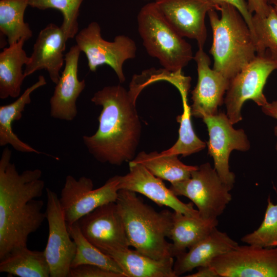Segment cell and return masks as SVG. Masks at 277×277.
I'll return each instance as SVG.
<instances>
[{
  "mask_svg": "<svg viewBox=\"0 0 277 277\" xmlns=\"http://www.w3.org/2000/svg\"><path fill=\"white\" fill-rule=\"evenodd\" d=\"M84 0H29V6L41 10L55 9L60 11L63 21L61 26L66 41L75 37L78 32V17Z\"/></svg>",
  "mask_w": 277,
  "mask_h": 277,
  "instance_id": "obj_29",
  "label": "cell"
},
{
  "mask_svg": "<svg viewBox=\"0 0 277 277\" xmlns=\"http://www.w3.org/2000/svg\"><path fill=\"white\" fill-rule=\"evenodd\" d=\"M67 41L61 26L50 23L39 32L33 45L29 61L24 73L26 77L38 70L44 69L55 84L60 77V71L65 65Z\"/></svg>",
  "mask_w": 277,
  "mask_h": 277,
  "instance_id": "obj_18",
  "label": "cell"
},
{
  "mask_svg": "<svg viewBox=\"0 0 277 277\" xmlns=\"http://www.w3.org/2000/svg\"><path fill=\"white\" fill-rule=\"evenodd\" d=\"M46 219L48 238L44 253L51 277H68L76 252V245L71 238L56 192L46 188Z\"/></svg>",
  "mask_w": 277,
  "mask_h": 277,
  "instance_id": "obj_10",
  "label": "cell"
},
{
  "mask_svg": "<svg viewBox=\"0 0 277 277\" xmlns=\"http://www.w3.org/2000/svg\"><path fill=\"white\" fill-rule=\"evenodd\" d=\"M267 3L270 5H274L277 4V0H266Z\"/></svg>",
  "mask_w": 277,
  "mask_h": 277,
  "instance_id": "obj_37",
  "label": "cell"
},
{
  "mask_svg": "<svg viewBox=\"0 0 277 277\" xmlns=\"http://www.w3.org/2000/svg\"><path fill=\"white\" fill-rule=\"evenodd\" d=\"M74 38L75 45L86 56L90 71L95 72L100 66L107 65L114 70L121 83L125 81L124 63L136 56L137 48L132 38L120 34L113 41H107L102 37L101 27L96 22L80 30Z\"/></svg>",
  "mask_w": 277,
  "mask_h": 277,
  "instance_id": "obj_8",
  "label": "cell"
},
{
  "mask_svg": "<svg viewBox=\"0 0 277 277\" xmlns=\"http://www.w3.org/2000/svg\"><path fill=\"white\" fill-rule=\"evenodd\" d=\"M252 24L255 38L256 54L266 50L277 56V12L272 6L268 15H253Z\"/></svg>",
  "mask_w": 277,
  "mask_h": 277,
  "instance_id": "obj_31",
  "label": "cell"
},
{
  "mask_svg": "<svg viewBox=\"0 0 277 277\" xmlns=\"http://www.w3.org/2000/svg\"><path fill=\"white\" fill-rule=\"evenodd\" d=\"M137 28L148 54L158 60L163 69L181 71L193 59L192 47L169 24L154 2L142 7Z\"/></svg>",
  "mask_w": 277,
  "mask_h": 277,
  "instance_id": "obj_5",
  "label": "cell"
},
{
  "mask_svg": "<svg viewBox=\"0 0 277 277\" xmlns=\"http://www.w3.org/2000/svg\"><path fill=\"white\" fill-rule=\"evenodd\" d=\"M210 265L220 277H277V248L238 245Z\"/></svg>",
  "mask_w": 277,
  "mask_h": 277,
  "instance_id": "obj_12",
  "label": "cell"
},
{
  "mask_svg": "<svg viewBox=\"0 0 277 277\" xmlns=\"http://www.w3.org/2000/svg\"><path fill=\"white\" fill-rule=\"evenodd\" d=\"M165 18L183 37L196 41L204 48L207 39L206 16L213 6L205 0H155Z\"/></svg>",
  "mask_w": 277,
  "mask_h": 277,
  "instance_id": "obj_14",
  "label": "cell"
},
{
  "mask_svg": "<svg viewBox=\"0 0 277 277\" xmlns=\"http://www.w3.org/2000/svg\"><path fill=\"white\" fill-rule=\"evenodd\" d=\"M193 60L196 62L197 82L191 91L193 103L190 107L191 116L203 118L217 113L224 103L230 80L211 68V61L203 48H199Z\"/></svg>",
  "mask_w": 277,
  "mask_h": 277,
  "instance_id": "obj_15",
  "label": "cell"
},
{
  "mask_svg": "<svg viewBox=\"0 0 277 277\" xmlns=\"http://www.w3.org/2000/svg\"><path fill=\"white\" fill-rule=\"evenodd\" d=\"M68 277H125L123 274L94 265L71 268Z\"/></svg>",
  "mask_w": 277,
  "mask_h": 277,
  "instance_id": "obj_32",
  "label": "cell"
},
{
  "mask_svg": "<svg viewBox=\"0 0 277 277\" xmlns=\"http://www.w3.org/2000/svg\"><path fill=\"white\" fill-rule=\"evenodd\" d=\"M115 203L129 247L155 260L173 257L171 243L166 239L172 226V212L157 211L135 192L124 189L119 190Z\"/></svg>",
  "mask_w": 277,
  "mask_h": 277,
  "instance_id": "obj_3",
  "label": "cell"
},
{
  "mask_svg": "<svg viewBox=\"0 0 277 277\" xmlns=\"http://www.w3.org/2000/svg\"><path fill=\"white\" fill-rule=\"evenodd\" d=\"M169 188L176 196L189 199L203 219H217L232 199V188L222 181L209 163L199 166L189 179L171 184Z\"/></svg>",
  "mask_w": 277,
  "mask_h": 277,
  "instance_id": "obj_7",
  "label": "cell"
},
{
  "mask_svg": "<svg viewBox=\"0 0 277 277\" xmlns=\"http://www.w3.org/2000/svg\"><path fill=\"white\" fill-rule=\"evenodd\" d=\"M176 155H164L157 151H141L131 161L144 166L154 176L171 184L188 179L199 166L187 165Z\"/></svg>",
  "mask_w": 277,
  "mask_h": 277,
  "instance_id": "obj_25",
  "label": "cell"
},
{
  "mask_svg": "<svg viewBox=\"0 0 277 277\" xmlns=\"http://www.w3.org/2000/svg\"><path fill=\"white\" fill-rule=\"evenodd\" d=\"M197 271L188 275L187 277H219L215 270L210 265L199 267Z\"/></svg>",
  "mask_w": 277,
  "mask_h": 277,
  "instance_id": "obj_35",
  "label": "cell"
},
{
  "mask_svg": "<svg viewBox=\"0 0 277 277\" xmlns=\"http://www.w3.org/2000/svg\"><path fill=\"white\" fill-rule=\"evenodd\" d=\"M275 149H276V150L277 151V143H276V146H275Z\"/></svg>",
  "mask_w": 277,
  "mask_h": 277,
  "instance_id": "obj_39",
  "label": "cell"
},
{
  "mask_svg": "<svg viewBox=\"0 0 277 277\" xmlns=\"http://www.w3.org/2000/svg\"><path fill=\"white\" fill-rule=\"evenodd\" d=\"M47 84L43 75H39L37 81L28 87L17 100L9 104L0 106V146L10 145L17 151L22 152H42L22 141L12 128L13 121L19 120L26 105L31 102V94L35 90Z\"/></svg>",
  "mask_w": 277,
  "mask_h": 277,
  "instance_id": "obj_23",
  "label": "cell"
},
{
  "mask_svg": "<svg viewBox=\"0 0 277 277\" xmlns=\"http://www.w3.org/2000/svg\"><path fill=\"white\" fill-rule=\"evenodd\" d=\"M203 120L209 133L208 152L213 159L214 168L222 181L232 188L235 175L229 169L230 153L233 150L248 151L250 142L244 130L233 127L226 114L217 113L206 116Z\"/></svg>",
  "mask_w": 277,
  "mask_h": 277,
  "instance_id": "obj_11",
  "label": "cell"
},
{
  "mask_svg": "<svg viewBox=\"0 0 277 277\" xmlns=\"http://www.w3.org/2000/svg\"><path fill=\"white\" fill-rule=\"evenodd\" d=\"M239 244L216 228L205 239L176 258L173 270L176 277L195 268L210 265L215 258L236 247Z\"/></svg>",
  "mask_w": 277,
  "mask_h": 277,
  "instance_id": "obj_19",
  "label": "cell"
},
{
  "mask_svg": "<svg viewBox=\"0 0 277 277\" xmlns=\"http://www.w3.org/2000/svg\"><path fill=\"white\" fill-rule=\"evenodd\" d=\"M4 149L0 159V260L13 250L27 246L29 235L46 219L43 194L45 182L39 169L19 173Z\"/></svg>",
  "mask_w": 277,
  "mask_h": 277,
  "instance_id": "obj_1",
  "label": "cell"
},
{
  "mask_svg": "<svg viewBox=\"0 0 277 277\" xmlns=\"http://www.w3.org/2000/svg\"><path fill=\"white\" fill-rule=\"evenodd\" d=\"M217 10L208 13L212 31L209 50L214 63L213 69L230 80L256 55L254 38L244 17L231 5L223 4Z\"/></svg>",
  "mask_w": 277,
  "mask_h": 277,
  "instance_id": "obj_4",
  "label": "cell"
},
{
  "mask_svg": "<svg viewBox=\"0 0 277 277\" xmlns=\"http://www.w3.org/2000/svg\"><path fill=\"white\" fill-rule=\"evenodd\" d=\"M276 248H277V247H276Z\"/></svg>",
  "mask_w": 277,
  "mask_h": 277,
  "instance_id": "obj_40",
  "label": "cell"
},
{
  "mask_svg": "<svg viewBox=\"0 0 277 277\" xmlns=\"http://www.w3.org/2000/svg\"><path fill=\"white\" fill-rule=\"evenodd\" d=\"M218 225L217 219H203L173 211L169 238L171 253L176 257L207 237Z\"/></svg>",
  "mask_w": 277,
  "mask_h": 277,
  "instance_id": "obj_21",
  "label": "cell"
},
{
  "mask_svg": "<svg viewBox=\"0 0 277 277\" xmlns=\"http://www.w3.org/2000/svg\"><path fill=\"white\" fill-rule=\"evenodd\" d=\"M29 0L0 1V32L7 37L9 45L21 39L29 40L33 35L24 14Z\"/></svg>",
  "mask_w": 277,
  "mask_h": 277,
  "instance_id": "obj_26",
  "label": "cell"
},
{
  "mask_svg": "<svg viewBox=\"0 0 277 277\" xmlns=\"http://www.w3.org/2000/svg\"><path fill=\"white\" fill-rule=\"evenodd\" d=\"M250 11L260 17H265L269 14L272 5L266 0H247Z\"/></svg>",
  "mask_w": 277,
  "mask_h": 277,
  "instance_id": "obj_34",
  "label": "cell"
},
{
  "mask_svg": "<svg viewBox=\"0 0 277 277\" xmlns=\"http://www.w3.org/2000/svg\"><path fill=\"white\" fill-rule=\"evenodd\" d=\"M77 222L83 235L102 252L129 248L123 220L115 202L97 207Z\"/></svg>",
  "mask_w": 277,
  "mask_h": 277,
  "instance_id": "obj_13",
  "label": "cell"
},
{
  "mask_svg": "<svg viewBox=\"0 0 277 277\" xmlns=\"http://www.w3.org/2000/svg\"><path fill=\"white\" fill-rule=\"evenodd\" d=\"M274 9L277 12V4L273 5Z\"/></svg>",
  "mask_w": 277,
  "mask_h": 277,
  "instance_id": "obj_38",
  "label": "cell"
},
{
  "mask_svg": "<svg viewBox=\"0 0 277 277\" xmlns=\"http://www.w3.org/2000/svg\"><path fill=\"white\" fill-rule=\"evenodd\" d=\"M0 272L19 277H49L50 269L44 251L27 246L15 249L0 262Z\"/></svg>",
  "mask_w": 277,
  "mask_h": 277,
  "instance_id": "obj_24",
  "label": "cell"
},
{
  "mask_svg": "<svg viewBox=\"0 0 277 277\" xmlns=\"http://www.w3.org/2000/svg\"><path fill=\"white\" fill-rule=\"evenodd\" d=\"M103 252L116 262L126 277H176L173 257L155 260L129 248Z\"/></svg>",
  "mask_w": 277,
  "mask_h": 277,
  "instance_id": "obj_20",
  "label": "cell"
},
{
  "mask_svg": "<svg viewBox=\"0 0 277 277\" xmlns=\"http://www.w3.org/2000/svg\"><path fill=\"white\" fill-rule=\"evenodd\" d=\"M263 112L267 115L272 117L277 120V100L271 103H268L262 107ZM274 133L277 136V126L274 127Z\"/></svg>",
  "mask_w": 277,
  "mask_h": 277,
  "instance_id": "obj_36",
  "label": "cell"
},
{
  "mask_svg": "<svg viewBox=\"0 0 277 277\" xmlns=\"http://www.w3.org/2000/svg\"><path fill=\"white\" fill-rule=\"evenodd\" d=\"M67 226L70 235L76 245V252L71 268L84 264L94 265L120 273L125 276L120 266L111 257L103 252L86 239L80 229L77 221Z\"/></svg>",
  "mask_w": 277,
  "mask_h": 277,
  "instance_id": "obj_28",
  "label": "cell"
},
{
  "mask_svg": "<svg viewBox=\"0 0 277 277\" xmlns=\"http://www.w3.org/2000/svg\"><path fill=\"white\" fill-rule=\"evenodd\" d=\"M21 39L5 47L0 53V98L19 96L21 87L26 77L23 67L29 61Z\"/></svg>",
  "mask_w": 277,
  "mask_h": 277,
  "instance_id": "obj_22",
  "label": "cell"
},
{
  "mask_svg": "<svg viewBox=\"0 0 277 277\" xmlns=\"http://www.w3.org/2000/svg\"><path fill=\"white\" fill-rule=\"evenodd\" d=\"M277 70V56L266 50L255 57L230 80L224 102L226 114L233 125L242 120L241 110L244 103L251 100L258 106L267 104L263 93L269 75Z\"/></svg>",
  "mask_w": 277,
  "mask_h": 277,
  "instance_id": "obj_6",
  "label": "cell"
},
{
  "mask_svg": "<svg viewBox=\"0 0 277 277\" xmlns=\"http://www.w3.org/2000/svg\"><path fill=\"white\" fill-rule=\"evenodd\" d=\"M118 175L109 179L101 187L94 189L93 181L83 176L75 179L66 176L59 197L67 225L72 224L97 207L115 202L118 196Z\"/></svg>",
  "mask_w": 277,
  "mask_h": 277,
  "instance_id": "obj_9",
  "label": "cell"
},
{
  "mask_svg": "<svg viewBox=\"0 0 277 277\" xmlns=\"http://www.w3.org/2000/svg\"><path fill=\"white\" fill-rule=\"evenodd\" d=\"M91 101L102 107L98 127L83 143L93 157L102 163L120 166L135 157L142 125L135 101L120 85L107 86L96 92Z\"/></svg>",
  "mask_w": 277,
  "mask_h": 277,
  "instance_id": "obj_2",
  "label": "cell"
},
{
  "mask_svg": "<svg viewBox=\"0 0 277 277\" xmlns=\"http://www.w3.org/2000/svg\"><path fill=\"white\" fill-rule=\"evenodd\" d=\"M81 52L75 45L65 54L64 70L50 99V113L54 118L71 121L77 115L76 101L86 86L85 80L78 78Z\"/></svg>",
  "mask_w": 277,
  "mask_h": 277,
  "instance_id": "obj_17",
  "label": "cell"
},
{
  "mask_svg": "<svg viewBox=\"0 0 277 277\" xmlns=\"http://www.w3.org/2000/svg\"><path fill=\"white\" fill-rule=\"evenodd\" d=\"M213 6L215 10H217L219 7L223 4H229L235 7L244 17L245 22L254 38L252 18L253 14L250 11L247 2L246 0H205Z\"/></svg>",
  "mask_w": 277,
  "mask_h": 277,
  "instance_id": "obj_33",
  "label": "cell"
},
{
  "mask_svg": "<svg viewBox=\"0 0 277 277\" xmlns=\"http://www.w3.org/2000/svg\"><path fill=\"white\" fill-rule=\"evenodd\" d=\"M190 84H186L177 88L181 93L183 112L176 117L180 123L179 137L176 143L168 149L161 153L164 155H182L187 156L198 152L206 147V143L195 133L191 121V108L187 102V95Z\"/></svg>",
  "mask_w": 277,
  "mask_h": 277,
  "instance_id": "obj_27",
  "label": "cell"
},
{
  "mask_svg": "<svg viewBox=\"0 0 277 277\" xmlns=\"http://www.w3.org/2000/svg\"><path fill=\"white\" fill-rule=\"evenodd\" d=\"M241 241L256 247H277V204H274L270 196L267 199L264 218L260 227L252 232L243 236Z\"/></svg>",
  "mask_w": 277,
  "mask_h": 277,
  "instance_id": "obj_30",
  "label": "cell"
},
{
  "mask_svg": "<svg viewBox=\"0 0 277 277\" xmlns=\"http://www.w3.org/2000/svg\"></svg>",
  "mask_w": 277,
  "mask_h": 277,
  "instance_id": "obj_41",
  "label": "cell"
},
{
  "mask_svg": "<svg viewBox=\"0 0 277 277\" xmlns=\"http://www.w3.org/2000/svg\"><path fill=\"white\" fill-rule=\"evenodd\" d=\"M119 190L124 189L142 194L160 206L168 207L174 211L200 217L193 203H185L180 200L163 182L143 165L129 162V172L118 175Z\"/></svg>",
  "mask_w": 277,
  "mask_h": 277,
  "instance_id": "obj_16",
  "label": "cell"
}]
</instances>
